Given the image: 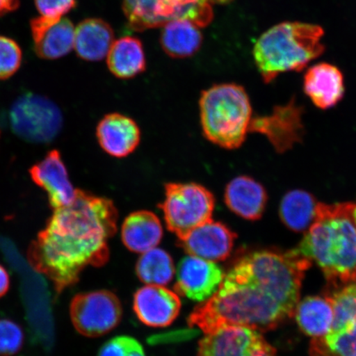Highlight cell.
<instances>
[{
    "instance_id": "6da1fadb",
    "label": "cell",
    "mask_w": 356,
    "mask_h": 356,
    "mask_svg": "<svg viewBox=\"0 0 356 356\" xmlns=\"http://www.w3.org/2000/svg\"><path fill=\"white\" fill-rule=\"evenodd\" d=\"M312 261L295 250L257 251L239 259L213 295L189 316V326L211 333L228 326L261 332L292 317Z\"/></svg>"
},
{
    "instance_id": "7a4b0ae2",
    "label": "cell",
    "mask_w": 356,
    "mask_h": 356,
    "mask_svg": "<svg viewBox=\"0 0 356 356\" xmlns=\"http://www.w3.org/2000/svg\"><path fill=\"white\" fill-rule=\"evenodd\" d=\"M118 212L111 200L76 191L74 202L56 209L30 245L31 266L60 293L79 282L86 267L109 259V240L117 232Z\"/></svg>"
},
{
    "instance_id": "3957f363",
    "label": "cell",
    "mask_w": 356,
    "mask_h": 356,
    "mask_svg": "<svg viewBox=\"0 0 356 356\" xmlns=\"http://www.w3.org/2000/svg\"><path fill=\"white\" fill-rule=\"evenodd\" d=\"M296 250L322 269L333 286L356 280V203L318 202L313 224Z\"/></svg>"
},
{
    "instance_id": "277c9868",
    "label": "cell",
    "mask_w": 356,
    "mask_h": 356,
    "mask_svg": "<svg viewBox=\"0 0 356 356\" xmlns=\"http://www.w3.org/2000/svg\"><path fill=\"white\" fill-rule=\"evenodd\" d=\"M324 31L304 22H286L262 34L253 49V56L266 83L282 73L301 71L323 54Z\"/></svg>"
},
{
    "instance_id": "5b68a950",
    "label": "cell",
    "mask_w": 356,
    "mask_h": 356,
    "mask_svg": "<svg viewBox=\"0 0 356 356\" xmlns=\"http://www.w3.org/2000/svg\"><path fill=\"white\" fill-rule=\"evenodd\" d=\"M200 123L204 137L227 149L243 144L252 121L250 100L244 88L236 83L216 84L202 93Z\"/></svg>"
},
{
    "instance_id": "8992f818",
    "label": "cell",
    "mask_w": 356,
    "mask_h": 356,
    "mask_svg": "<svg viewBox=\"0 0 356 356\" xmlns=\"http://www.w3.org/2000/svg\"><path fill=\"white\" fill-rule=\"evenodd\" d=\"M215 206V197L204 186L193 182H170L165 186V199L159 207L168 230L181 238L211 220Z\"/></svg>"
},
{
    "instance_id": "52a82bcc",
    "label": "cell",
    "mask_w": 356,
    "mask_h": 356,
    "mask_svg": "<svg viewBox=\"0 0 356 356\" xmlns=\"http://www.w3.org/2000/svg\"><path fill=\"white\" fill-rule=\"evenodd\" d=\"M212 0H123L131 28L145 31L175 20H188L203 28L213 19Z\"/></svg>"
},
{
    "instance_id": "ba28073f",
    "label": "cell",
    "mask_w": 356,
    "mask_h": 356,
    "mask_svg": "<svg viewBox=\"0 0 356 356\" xmlns=\"http://www.w3.org/2000/svg\"><path fill=\"white\" fill-rule=\"evenodd\" d=\"M12 130L22 140L44 144L52 141L63 124L61 111L50 99L26 93L17 99L10 111Z\"/></svg>"
},
{
    "instance_id": "9c48e42d",
    "label": "cell",
    "mask_w": 356,
    "mask_h": 356,
    "mask_svg": "<svg viewBox=\"0 0 356 356\" xmlns=\"http://www.w3.org/2000/svg\"><path fill=\"white\" fill-rule=\"evenodd\" d=\"M70 313L78 332L88 337H97L108 333L121 322L122 307L115 293L97 291L74 296Z\"/></svg>"
},
{
    "instance_id": "30bf717a",
    "label": "cell",
    "mask_w": 356,
    "mask_h": 356,
    "mask_svg": "<svg viewBox=\"0 0 356 356\" xmlns=\"http://www.w3.org/2000/svg\"><path fill=\"white\" fill-rule=\"evenodd\" d=\"M197 356H277V350L256 329L228 326L207 334Z\"/></svg>"
},
{
    "instance_id": "8fae6325",
    "label": "cell",
    "mask_w": 356,
    "mask_h": 356,
    "mask_svg": "<svg viewBox=\"0 0 356 356\" xmlns=\"http://www.w3.org/2000/svg\"><path fill=\"white\" fill-rule=\"evenodd\" d=\"M302 114L304 108L293 99L275 106L270 115L252 118L249 132L261 134L277 153H286L304 139Z\"/></svg>"
},
{
    "instance_id": "7c38bea8",
    "label": "cell",
    "mask_w": 356,
    "mask_h": 356,
    "mask_svg": "<svg viewBox=\"0 0 356 356\" xmlns=\"http://www.w3.org/2000/svg\"><path fill=\"white\" fill-rule=\"evenodd\" d=\"M224 277L215 261L190 255L182 258L178 264L175 289L180 296L204 302L215 293Z\"/></svg>"
},
{
    "instance_id": "4fadbf2b",
    "label": "cell",
    "mask_w": 356,
    "mask_h": 356,
    "mask_svg": "<svg viewBox=\"0 0 356 356\" xmlns=\"http://www.w3.org/2000/svg\"><path fill=\"white\" fill-rule=\"evenodd\" d=\"M236 238L237 235L228 227L211 220L178 238L177 244L191 256L219 261L229 256Z\"/></svg>"
},
{
    "instance_id": "5bb4252c",
    "label": "cell",
    "mask_w": 356,
    "mask_h": 356,
    "mask_svg": "<svg viewBox=\"0 0 356 356\" xmlns=\"http://www.w3.org/2000/svg\"><path fill=\"white\" fill-rule=\"evenodd\" d=\"M181 302L177 293L163 286L149 284L134 296V311L147 326L165 327L179 315Z\"/></svg>"
},
{
    "instance_id": "9a60e30c",
    "label": "cell",
    "mask_w": 356,
    "mask_h": 356,
    "mask_svg": "<svg viewBox=\"0 0 356 356\" xmlns=\"http://www.w3.org/2000/svg\"><path fill=\"white\" fill-rule=\"evenodd\" d=\"M30 175L35 184L47 191L53 210L68 207L74 202L77 190L70 181L59 151H51L41 162L30 169Z\"/></svg>"
},
{
    "instance_id": "2e32d148",
    "label": "cell",
    "mask_w": 356,
    "mask_h": 356,
    "mask_svg": "<svg viewBox=\"0 0 356 356\" xmlns=\"http://www.w3.org/2000/svg\"><path fill=\"white\" fill-rule=\"evenodd\" d=\"M34 50L44 60H56L72 50L74 28L69 19L61 17H38L31 21Z\"/></svg>"
},
{
    "instance_id": "e0dca14e",
    "label": "cell",
    "mask_w": 356,
    "mask_h": 356,
    "mask_svg": "<svg viewBox=\"0 0 356 356\" xmlns=\"http://www.w3.org/2000/svg\"><path fill=\"white\" fill-rule=\"evenodd\" d=\"M96 135L102 149L115 158L127 157L140 142V130L136 122L119 113L105 115L97 124Z\"/></svg>"
},
{
    "instance_id": "ac0fdd59",
    "label": "cell",
    "mask_w": 356,
    "mask_h": 356,
    "mask_svg": "<svg viewBox=\"0 0 356 356\" xmlns=\"http://www.w3.org/2000/svg\"><path fill=\"white\" fill-rule=\"evenodd\" d=\"M304 88L315 106L321 109L331 108L343 99V74L335 65L319 63L307 70Z\"/></svg>"
},
{
    "instance_id": "d6986e66",
    "label": "cell",
    "mask_w": 356,
    "mask_h": 356,
    "mask_svg": "<svg viewBox=\"0 0 356 356\" xmlns=\"http://www.w3.org/2000/svg\"><path fill=\"white\" fill-rule=\"evenodd\" d=\"M267 200L268 195L264 186L251 177H235L225 188V202L227 207L245 220L261 219Z\"/></svg>"
},
{
    "instance_id": "ffe728a7",
    "label": "cell",
    "mask_w": 356,
    "mask_h": 356,
    "mask_svg": "<svg viewBox=\"0 0 356 356\" xmlns=\"http://www.w3.org/2000/svg\"><path fill=\"white\" fill-rule=\"evenodd\" d=\"M122 238L129 250L144 253L157 247L161 241V222L155 213L150 211L131 213L123 222Z\"/></svg>"
},
{
    "instance_id": "44dd1931",
    "label": "cell",
    "mask_w": 356,
    "mask_h": 356,
    "mask_svg": "<svg viewBox=\"0 0 356 356\" xmlns=\"http://www.w3.org/2000/svg\"><path fill=\"white\" fill-rule=\"evenodd\" d=\"M113 42V30L102 19L84 20L74 31V47L83 60L99 61L104 59Z\"/></svg>"
},
{
    "instance_id": "7402d4cb",
    "label": "cell",
    "mask_w": 356,
    "mask_h": 356,
    "mask_svg": "<svg viewBox=\"0 0 356 356\" xmlns=\"http://www.w3.org/2000/svg\"><path fill=\"white\" fill-rule=\"evenodd\" d=\"M106 56L111 72L118 79L136 77L146 69L143 46L136 38L124 37L114 42Z\"/></svg>"
},
{
    "instance_id": "603a6c76",
    "label": "cell",
    "mask_w": 356,
    "mask_h": 356,
    "mask_svg": "<svg viewBox=\"0 0 356 356\" xmlns=\"http://www.w3.org/2000/svg\"><path fill=\"white\" fill-rule=\"evenodd\" d=\"M163 26L160 43L169 56L179 59L193 56L202 47V33L193 22L175 20Z\"/></svg>"
},
{
    "instance_id": "cb8c5ba5",
    "label": "cell",
    "mask_w": 356,
    "mask_h": 356,
    "mask_svg": "<svg viewBox=\"0 0 356 356\" xmlns=\"http://www.w3.org/2000/svg\"><path fill=\"white\" fill-rule=\"evenodd\" d=\"M301 330L312 337H323L330 332L333 310L328 297L309 296L299 301L295 309Z\"/></svg>"
},
{
    "instance_id": "d4e9b609",
    "label": "cell",
    "mask_w": 356,
    "mask_h": 356,
    "mask_svg": "<svg viewBox=\"0 0 356 356\" xmlns=\"http://www.w3.org/2000/svg\"><path fill=\"white\" fill-rule=\"evenodd\" d=\"M317 204L314 195L308 191H289L280 202V219L289 229L297 233L305 232L314 222Z\"/></svg>"
},
{
    "instance_id": "484cf974",
    "label": "cell",
    "mask_w": 356,
    "mask_h": 356,
    "mask_svg": "<svg viewBox=\"0 0 356 356\" xmlns=\"http://www.w3.org/2000/svg\"><path fill=\"white\" fill-rule=\"evenodd\" d=\"M136 273L142 282L166 286L175 277V264L166 251L154 248L144 252L138 260Z\"/></svg>"
},
{
    "instance_id": "4316f807",
    "label": "cell",
    "mask_w": 356,
    "mask_h": 356,
    "mask_svg": "<svg viewBox=\"0 0 356 356\" xmlns=\"http://www.w3.org/2000/svg\"><path fill=\"white\" fill-rule=\"evenodd\" d=\"M356 354V319L323 337H316L310 345L311 356H349Z\"/></svg>"
},
{
    "instance_id": "83f0119b",
    "label": "cell",
    "mask_w": 356,
    "mask_h": 356,
    "mask_svg": "<svg viewBox=\"0 0 356 356\" xmlns=\"http://www.w3.org/2000/svg\"><path fill=\"white\" fill-rule=\"evenodd\" d=\"M24 344V332L10 319H0V356L19 353Z\"/></svg>"
},
{
    "instance_id": "f1b7e54d",
    "label": "cell",
    "mask_w": 356,
    "mask_h": 356,
    "mask_svg": "<svg viewBox=\"0 0 356 356\" xmlns=\"http://www.w3.org/2000/svg\"><path fill=\"white\" fill-rule=\"evenodd\" d=\"M22 63L21 49L15 41L0 37V79L15 74Z\"/></svg>"
},
{
    "instance_id": "f546056e",
    "label": "cell",
    "mask_w": 356,
    "mask_h": 356,
    "mask_svg": "<svg viewBox=\"0 0 356 356\" xmlns=\"http://www.w3.org/2000/svg\"><path fill=\"white\" fill-rule=\"evenodd\" d=\"M99 356H145V353L143 346L135 338L121 336L106 341Z\"/></svg>"
},
{
    "instance_id": "4dcf8cb0",
    "label": "cell",
    "mask_w": 356,
    "mask_h": 356,
    "mask_svg": "<svg viewBox=\"0 0 356 356\" xmlns=\"http://www.w3.org/2000/svg\"><path fill=\"white\" fill-rule=\"evenodd\" d=\"M42 16L61 17L75 6V0H34Z\"/></svg>"
},
{
    "instance_id": "1f68e13d",
    "label": "cell",
    "mask_w": 356,
    "mask_h": 356,
    "mask_svg": "<svg viewBox=\"0 0 356 356\" xmlns=\"http://www.w3.org/2000/svg\"><path fill=\"white\" fill-rule=\"evenodd\" d=\"M10 286V279L8 271L2 265H0V298L6 295Z\"/></svg>"
},
{
    "instance_id": "d6a6232c",
    "label": "cell",
    "mask_w": 356,
    "mask_h": 356,
    "mask_svg": "<svg viewBox=\"0 0 356 356\" xmlns=\"http://www.w3.org/2000/svg\"><path fill=\"white\" fill-rule=\"evenodd\" d=\"M19 6V0H0V16L15 11Z\"/></svg>"
},
{
    "instance_id": "836d02e7",
    "label": "cell",
    "mask_w": 356,
    "mask_h": 356,
    "mask_svg": "<svg viewBox=\"0 0 356 356\" xmlns=\"http://www.w3.org/2000/svg\"><path fill=\"white\" fill-rule=\"evenodd\" d=\"M213 3H227L232 1V0H212Z\"/></svg>"
},
{
    "instance_id": "e575fe53",
    "label": "cell",
    "mask_w": 356,
    "mask_h": 356,
    "mask_svg": "<svg viewBox=\"0 0 356 356\" xmlns=\"http://www.w3.org/2000/svg\"><path fill=\"white\" fill-rule=\"evenodd\" d=\"M349 356H356V354H355V355H349Z\"/></svg>"
}]
</instances>
